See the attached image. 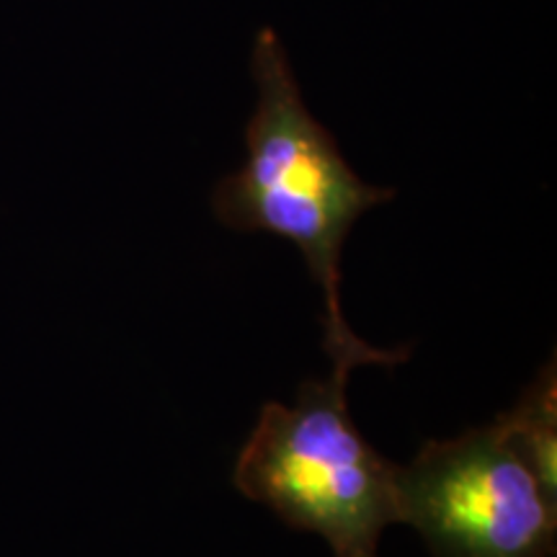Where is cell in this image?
I'll list each match as a JSON object with an SVG mask.
<instances>
[{
  "mask_svg": "<svg viewBox=\"0 0 557 557\" xmlns=\"http://www.w3.org/2000/svg\"><path fill=\"white\" fill-rule=\"evenodd\" d=\"M256 107L246 127V160L214 186V218L238 233H269L302 253L323 292V348L333 374L367 364L393 367L408 348L382 351L348 329L341 305V259L348 233L395 189L367 184L320 124L295 78L276 32L261 29L250 58Z\"/></svg>",
  "mask_w": 557,
  "mask_h": 557,
  "instance_id": "cell-1",
  "label": "cell"
},
{
  "mask_svg": "<svg viewBox=\"0 0 557 557\" xmlns=\"http://www.w3.org/2000/svg\"><path fill=\"white\" fill-rule=\"evenodd\" d=\"M346 385L341 374L305 380L292 406L267 403L233 485L287 527L323 537L333 557H380L382 532L400 524V465L361 436Z\"/></svg>",
  "mask_w": 557,
  "mask_h": 557,
  "instance_id": "cell-2",
  "label": "cell"
},
{
  "mask_svg": "<svg viewBox=\"0 0 557 557\" xmlns=\"http://www.w3.org/2000/svg\"><path fill=\"white\" fill-rule=\"evenodd\" d=\"M400 524L431 557H555L557 500L504 423L429 438L398 472Z\"/></svg>",
  "mask_w": 557,
  "mask_h": 557,
  "instance_id": "cell-3",
  "label": "cell"
},
{
  "mask_svg": "<svg viewBox=\"0 0 557 557\" xmlns=\"http://www.w3.org/2000/svg\"><path fill=\"white\" fill-rule=\"evenodd\" d=\"M498 421L534 470L547 496L557 500V372L555 359L542 364L521 398Z\"/></svg>",
  "mask_w": 557,
  "mask_h": 557,
  "instance_id": "cell-4",
  "label": "cell"
}]
</instances>
